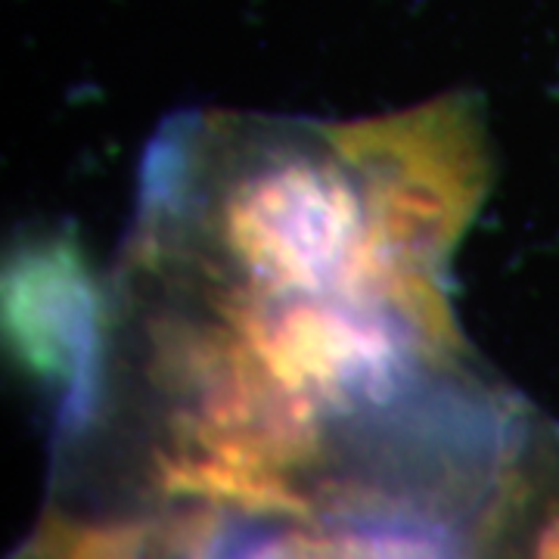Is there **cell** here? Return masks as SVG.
Returning a JSON list of instances; mask_svg holds the SVG:
<instances>
[{
  "label": "cell",
  "mask_w": 559,
  "mask_h": 559,
  "mask_svg": "<svg viewBox=\"0 0 559 559\" xmlns=\"http://www.w3.org/2000/svg\"><path fill=\"white\" fill-rule=\"evenodd\" d=\"M488 559H559V426L520 419L495 476Z\"/></svg>",
  "instance_id": "cell-3"
},
{
  "label": "cell",
  "mask_w": 559,
  "mask_h": 559,
  "mask_svg": "<svg viewBox=\"0 0 559 559\" xmlns=\"http://www.w3.org/2000/svg\"><path fill=\"white\" fill-rule=\"evenodd\" d=\"M3 326L20 367L53 407L57 448L91 432L106 401V320L72 237L20 242L3 271Z\"/></svg>",
  "instance_id": "cell-1"
},
{
  "label": "cell",
  "mask_w": 559,
  "mask_h": 559,
  "mask_svg": "<svg viewBox=\"0 0 559 559\" xmlns=\"http://www.w3.org/2000/svg\"><path fill=\"white\" fill-rule=\"evenodd\" d=\"M205 559H466L457 528L417 507H342L314 516L221 522Z\"/></svg>",
  "instance_id": "cell-2"
}]
</instances>
